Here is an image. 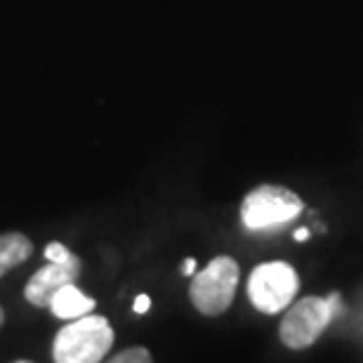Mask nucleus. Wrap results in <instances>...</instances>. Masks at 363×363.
Instances as JSON below:
<instances>
[{
	"instance_id": "nucleus-3",
	"label": "nucleus",
	"mask_w": 363,
	"mask_h": 363,
	"mask_svg": "<svg viewBox=\"0 0 363 363\" xmlns=\"http://www.w3.org/2000/svg\"><path fill=\"white\" fill-rule=\"evenodd\" d=\"M304 203L295 191L279 184H262L245 196L241 203V220L245 229L262 231L290 222L302 213Z\"/></svg>"
},
{
	"instance_id": "nucleus-8",
	"label": "nucleus",
	"mask_w": 363,
	"mask_h": 363,
	"mask_svg": "<svg viewBox=\"0 0 363 363\" xmlns=\"http://www.w3.org/2000/svg\"><path fill=\"white\" fill-rule=\"evenodd\" d=\"M33 255V243L26 234L19 231H7L0 234V279L12 272L14 267L24 264Z\"/></svg>"
},
{
	"instance_id": "nucleus-14",
	"label": "nucleus",
	"mask_w": 363,
	"mask_h": 363,
	"mask_svg": "<svg viewBox=\"0 0 363 363\" xmlns=\"http://www.w3.org/2000/svg\"><path fill=\"white\" fill-rule=\"evenodd\" d=\"M3 323H5V309L0 307V328H3Z\"/></svg>"
},
{
	"instance_id": "nucleus-11",
	"label": "nucleus",
	"mask_w": 363,
	"mask_h": 363,
	"mask_svg": "<svg viewBox=\"0 0 363 363\" xmlns=\"http://www.w3.org/2000/svg\"><path fill=\"white\" fill-rule=\"evenodd\" d=\"M133 309H135V314H144V311H149L151 309V297L149 295H137Z\"/></svg>"
},
{
	"instance_id": "nucleus-12",
	"label": "nucleus",
	"mask_w": 363,
	"mask_h": 363,
	"mask_svg": "<svg viewBox=\"0 0 363 363\" xmlns=\"http://www.w3.org/2000/svg\"><path fill=\"white\" fill-rule=\"evenodd\" d=\"M194 272H196V259H194V257H186V259H184V264H182V274L191 276Z\"/></svg>"
},
{
	"instance_id": "nucleus-10",
	"label": "nucleus",
	"mask_w": 363,
	"mask_h": 363,
	"mask_svg": "<svg viewBox=\"0 0 363 363\" xmlns=\"http://www.w3.org/2000/svg\"><path fill=\"white\" fill-rule=\"evenodd\" d=\"M74 252H71L67 245H62V243H48V248H45V259H50V262H64V259H69Z\"/></svg>"
},
{
	"instance_id": "nucleus-9",
	"label": "nucleus",
	"mask_w": 363,
	"mask_h": 363,
	"mask_svg": "<svg viewBox=\"0 0 363 363\" xmlns=\"http://www.w3.org/2000/svg\"><path fill=\"white\" fill-rule=\"evenodd\" d=\"M151 359H154L151 352L144 347H130V350H123L111 357L113 363H151Z\"/></svg>"
},
{
	"instance_id": "nucleus-4",
	"label": "nucleus",
	"mask_w": 363,
	"mask_h": 363,
	"mask_svg": "<svg viewBox=\"0 0 363 363\" xmlns=\"http://www.w3.org/2000/svg\"><path fill=\"white\" fill-rule=\"evenodd\" d=\"M300 281L290 264L286 262H267L252 269L248 279V297L264 314H279L293 302L297 295Z\"/></svg>"
},
{
	"instance_id": "nucleus-7",
	"label": "nucleus",
	"mask_w": 363,
	"mask_h": 363,
	"mask_svg": "<svg viewBox=\"0 0 363 363\" xmlns=\"http://www.w3.org/2000/svg\"><path fill=\"white\" fill-rule=\"evenodd\" d=\"M94 307H97L94 297L85 295L76 283H67V286H62L48 304V309L52 311V316L67 318V321H74V318L92 314Z\"/></svg>"
},
{
	"instance_id": "nucleus-5",
	"label": "nucleus",
	"mask_w": 363,
	"mask_h": 363,
	"mask_svg": "<svg viewBox=\"0 0 363 363\" xmlns=\"http://www.w3.org/2000/svg\"><path fill=\"white\" fill-rule=\"evenodd\" d=\"M333 318H335V311H333L328 297H316V295L302 297L283 316L279 328L281 342L290 347V350H304V347L316 342L318 335L325 330V325Z\"/></svg>"
},
{
	"instance_id": "nucleus-6",
	"label": "nucleus",
	"mask_w": 363,
	"mask_h": 363,
	"mask_svg": "<svg viewBox=\"0 0 363 363\" xmlns=\"http://www.w3.org/2000/svg\"><path fill=\"white\" fill-rule=\"evenodd\" d=\"M81 257L71 255L64 262H48L45 267H40L31 279H28L26 288H24V297L28 304L40 309H48L52 295L67 283H76V279L81 276Z\"/></svg>"
},
{
	"instance_id": "nucleus-1",
	"label": "nucleus",
	"mask_w": 363,
	"mask_h": 363,
	"mask_svg": "<svg viewBox=\"0 0 363 363\" xmlns=\"http://www.w3.org/2000/svg\"><path fill=\"white\" fill-rule=\"evenodd\" d=\"M113 345V328L104 316L74 318L55 335L52 359L57 363H99Z\"/></svg>"
},
{
	"instance_id": "nucleus-2",
	"label": "nucleus",
	"mask_w": 363,
	"mask_h": 363,
	"mask_svg": "<svg viewBox=\"0 0 363 363\" xmlns=\"http://www.w3.org/2000/svg\"><path fill=\"white\" fill-rule=\"evenodd\" d=\"M238 286V264L234 257L220 255L210 259L201 274L194 276L189 297L203 316H220L234 302Z\"/></svg>"
},
{
	"instance_id": "nucleus-13",
	"label": "nucleus",
	"mask_w": 363,
	"mask_h": 363,
	"mask_svg": "<svg viewBox=\"0 0 363 363\" xmlns=\"http://www.w3.org/2000/svg\"><path fill=\"white\" fill-rule=\"evenodd\" d=\"M309 238V229H297L295 231V241H307Z\"/></svg>"
}]
</instances>
